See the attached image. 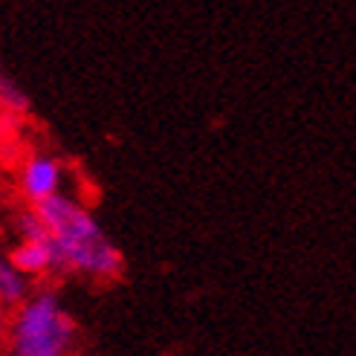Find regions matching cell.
Returning a JSON list of instances; mask_svg holds the SVG:
<instances>
[{"label":"cell","instance_id":"1","mask_svg":"<svg viewBox=\"0 0 356 356\" xmlns=\"http://www.w3.org/2000/svg\"><path fill=\"white\" fill-rule=\"evenodd\" d=\"M52 243L61 275H79L90 281H116L124 273V255L104 232L99 218L76 194L61 191L35 206Z\"/></svg>","mask_w":356,"mask_h":356},{"label":"cell","instance_id":"2","mask_svg":"<svg viewBox=\"0 0 356 356\" xmlns=\"http://www.w3.org/2000/svg\"><path fill=\"white\" fill-rule=\"evenodd\" d=\"M76 318L52 287H32L9 307L3 356H76Z\"/></svg>","mask_w":356,"mask_h":356},{"label":"cell","instance_id":"3","mask_svg":"<svg viewBox=\"0 0 356 356\" xmlns=\"http://www.w3.org/2000/svg\"><path fill=\"white\" fill-rule=\"evenodd\" d=\"M17 191L26 206H38L67 191V165L49 151H32L17 165Z\"/></svg>","mask_w":356,"mask_h":356},{"label":"cell","instance_id":"4","mask_svg":"<svg viewBox=\"0 0 356 356\" xmlns=\"http://www.w3.org/2000/svg\"><path fill=\"white\" fill-rule=\"evenodd\" d=\"M9 261L15 264V270L21 275H26L32 284L61 275L56 252H52V243H49L47 232L38 235V238H17L9 246Z\"/></svg>","mask_w":356,"mask_h":356},{"label":"cell","instance_id":"5","mask_svg":"<svg viewBox=\"0 0 356 356\" xmlns=\"http://www.w3.org/2000/svg\"><path fill=\"white\" fill-rule=\"evenodd\" d=\"M32 287L35 284L15 270V264L9 261V246L0 238V301H3L6 307H15L29 296Z\"/></svg>","mask_w":356,"mask_h":356},{"label":"cell","instance_id":"6","mask_svg":"<svg viewBox=\"0 0 356 356\" xmlns=\"http://www.w3.org/2000/svg\"><path fill=\"white\" fill-rule=\"evenodd\" d=\"M0 104H3V111L9 116H26L29 108H32L26 90L6 73L3 64H0Z\"/></svg>","mask_w":356,"mask_h":356},{"label":"cell","instance_id":"7","mask_svg":"<svg viewBox=\"0 0 356 356\" xmlns=\"http://www.w3.org/2000/svg\"><path fill=\"white\" fill-rule=\"evenodd\" d=\"M6 325H9V307L0 301V356H3V342H6Z\"/></svg>","mask_w":356,"mask_h":356},{"label":"cell","instance_id":"8","mask_svg":"<svg viewBox=\"0 0 356 356\" xmlns=\"http://www.w3.org/2000/svg\"><path fill=\"white\" fill-rule=\"evenodd\" d=\"M9 119H12V116H9L6 111H3V104H0V139H3V136H6V128H9Z\"/></svg>","mask_w":356,"mask_h":356}]
</instances>
